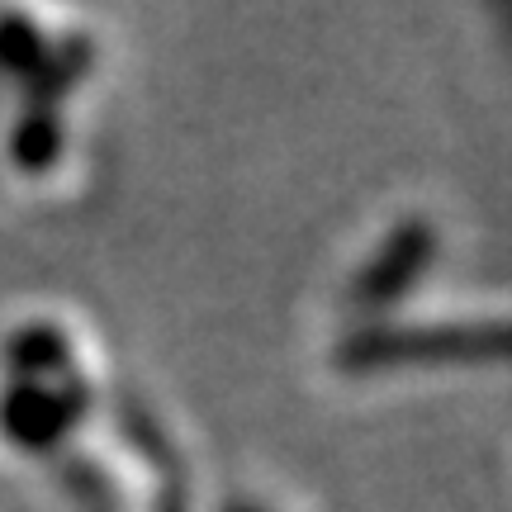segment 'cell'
<instances>
[{
  "instance_id": "cell-1",
  "label": "cell",
  "mask_w": 512,
  "mask_h": 512,
  "mask_svg": "<svg viewBox=\"0 0 512 512\" xmlns=\"http://www.w3.org/2000/svg\"><path fill=\"white\" fill-rule=\"evenodd\" d=\"M337 366L347 375L408 366H512V318L470 323H361L342 337Z\"/></svg>"
},
{
  "instance_id": "cell-2",
  "label": "cell",
  "mask_w": 512,
  "mask_h": 512,
  "mask_svg": "<svg viewBox=\"0 0 512 512\" xmlns=\"http://www.w3.org/2000/svg\"><path fill=\"white\" fill-rule=\"evenodd\" d=\"M437 261V228L432 219H399L389 228V238L366 256V266L351 280V304L366 323H384V313L399 309L408 294L418 290L427 271Z\"/></svg>"
},
{
  "instance_id": "cell-3",
  "label": "cell",
  "mask_w": 512,
  "mask_h": 512,
  "mask_svg": "<svg viewBox=\"0 0 512 512\" xmlns=\"http://www.w3.org/2000/svg\"><path fill=\"white\" fill-rule=\"evenodd\" d=\"M86 403H91V394L76 380H67L62 389L57 384H19L15 394L5 399V432L19 446L48 451V446H57L81 422Z\"/></svg>"
},
{
  "instance_id": "cell-4",
  "label": "cell",
  "mask_w": 512,
  "mask_h": 512,
  "mask_svg": "<svg viewBox=\"0 0 512 512\" xmlns=\"http://www.w3.org/2000/svg\"><path fill=\"white\" fill-rule=\"evenodd\" d=\"M10 147H15V162L24 166V171H48V166L57 162V152H62V128H57L53 110L43 105V110L29 114V119L15 128Z\"/></svg>"
},
{
  "instance_id": "cell-5",
  "label": "cell",
  "mask_w": 512,
  "mask_h": 512,
  "mask_svg": "<svg viewBox=\"0 0 512 512\" xmlns=\"http://www.w3.org/2000/svg\"><path fill=\"white\" fill-rule=\"evenodd\" d=\"M67 361H72V356H67V337L57 328H29L15 342V366L24 370L29 384H43L48 375H62Z\"/></svg>"
},
{
  "instance_id": "cell-6",
  "label": "cell",
  "mask_w": 512,
  "mask_h": 512,
  "mask_svg": "<svg viewBox=\"0 0 512 512\" xmlns=\"http://www.w3.org/2000/svg\"><path fill=\"white\" fill-rule=\"evenodd\" d=\"M86 62H91V43L76 34L67 48H57V53H43V62H38L34 72H29V81H34V91L43 95V100H53V95H62L67 86H72V81H81Z\"/></svg>"
},
{
  "instance_id": "cell-7",
  "label": "cell",
  "mask_w": 512,
  "mask_h": 512,
  "mask_svg": "<svg viewBox=\"0 0 512 512\" xmlns=\"http://www.w3.org/2000/svg\"><path fill=\"white\" fill-rule=\"evenodd\" d=\"M48 53V43L38 34L34 24H24V19H0V67H10V72H34L38 62Z\"/></svg>"
},
{
  "instance_id": "cell-8",
  "label": "cell",
  "mask_w": 512,
  "mask_h": 512,
  "mask_svg": "<svg viewBox=\"0 0 512 512\" xmlns=\"http://www.w3.org/2000/svg\"><path fill=\"white\" fill-rule=\"evenodd\" d=\"M162 512H185V498H181V494H171V498L162 503Z\"/></svg>"
},
{
  "instance_id": "cell-9",
  "label": "cell",
  "mask_w": 512,
  "mask_h": 512,
  "mask_svg": "<svg viewBox=\"0 0 512 512\" xmlns=\"http://www.w3.org/2000/svg\"><path fill=\"white\" fill-rule=\"evenodd\" d=\"M219 512H266V508H256V503H228V508H219Z\"/></svg>"
}]
</instances>
